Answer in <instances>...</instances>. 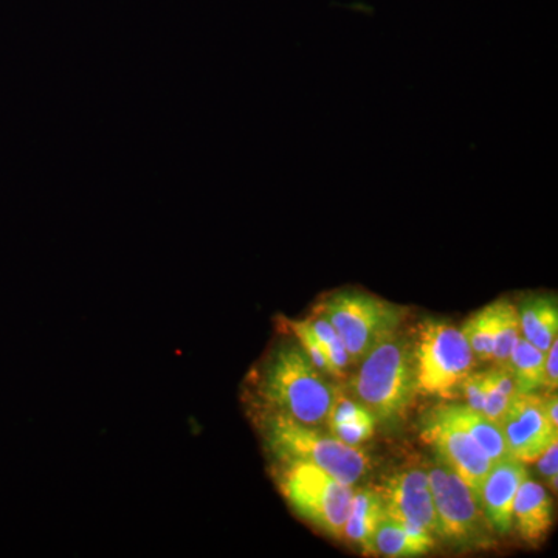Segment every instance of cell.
I'll return each mask as SVG.
<instances>
[{
  "label": "cell",
  "mask_w": 558,
  "mask_h": 558,
  "mask_svg": "<svg viewBox=\"0 0 558 558\" xmlns=\"http://www.w3.org/2000/svg\"><path fill=\"white\" fill-rule=\"evenodd\" d=\"M340 389L311 362L301 344L275 348L260 366L256 392L264 409L312 427L328 425Z\"/></svg>",
  "instance_id": "6da1fadb"
},
{
  "label": "cell",
  "mask_w": 558,
  "mask_h": 558,
  "mask_svg": "<svg viewBox=\"0 0 558 558\" xmlns=\"http://www.w3.org/2000/svg\"><path fill=\"white\" fill-rule=\"evenodd\" d=\"M349 380V396L373 414L377 424L392 425L409 414L417 396L413 347L399 330L379 341Z\"/></svg>",
  "instance_id": "7a4b0ae2"
},
{
  "label": "cell",
  "mask_w": 558,
  "mask_h": 558,
  "mask_svg": "<svg viewBox=\"0 0 558 558\" xmlns=\"http://www.w3.org/2000/svg\"><path fill=\"white\" fill-rule=\"evenodd\" d=\"M260 429L271 457L278 462H306L354 487L368 472L369 459L359 447L341 442L332 433L301 424L281 413L263 411Z\"/></svg>",
  "instance_id": "3957f363"
},
{
  "label": "cell",
  "mask_w": 558,
  "mask_h": 558,
  "mask_svg": "<svg viewBox=\"0 0 558 558\" xmlns=\"http://www.w3.org/2000/svg\"><path fill=\"white\" fill-rule=\"evenodd\" d=\"M315 314L336 328L351 362L359 365L379 341L399 330L405 310L373 293L343 289L329 293Z\"/></svg>",
  "instance_id": "277c9868"
},
{
  "label": "cell",
  "mask_w": 558,
  "mask_h": 558,
  "mask_svg": "<svg viewBox=\"0 0 558 558\" xmlns=\"http://www.w3.org/2000/svg\"><path fill=\"white\" fill-rule=\"evenodd\" d=\"M411 347L417 395L449 398L475 369L476 359L464 333L450 323L424 319Z\"/></svg>",
  "instance_id": "5b68a950"
},
{
  "label": "cell",
  "mask_w": 558,
  "mask_h": 558,
  "mask_svg": "<svg viewBox=\"0 0 558 558\" xmlns=\"http://www.w3.org/2000/svg\"><path fill=\"white\" fill-rule=\"evenodd\" d=\"M278 486L299 515L330 537H343L354 487L306 462H278Z\"/></svg>",
  "instance_id": "8992f818"
},
{
  "label": "cell",
  "mask_w": 558,
  "mask_h": 558,
  "mask_svg": "<svg viewBox=\"0 0 558 558\" xmlns=\"http://www.w3.org/2000/svg\"><path fill=\"white\" fill-rule=\"evenodd\" d=\"M429 486L438 515L439 537L461 548H486L492 543L488 523L478 495L442 459L428 469Z\"/></svg>",
  "instance_id": "52a82bcc"
},
{
  "label": "cell",
  "mask_w": 558,
  "mask_h": 558,
  "mask_svg": "<svg viewBox=\"0 0 558 558\" xmlns=\"http://www.w3.org/2000/svg\"><path fill=\"white\" fill-rule=\"evenodd\" d=\"M422 439L478 495L494 462L465 429L458 427L435 409L425 414Z\"/></svg>",
  "instance_id": "ba28073f"
},
{
  "label": "cell",
  "mask_w": 558,
  "mask_h": 558,
  "mask_svg": "<svg viewBox=\"0 0 558 558\" xmlns=\"http://www.w3.org/2000/svg\"><path fill=\"white\" fill-rule=\"evenodd\" d=\"M499 428L510 457L520 459L524 464L537 461L553 440L558 439V428L550 424L543 398L535 392L517 396Z\"/></svg>",
  "instance_id": "9c48e42d"
},
{
  "label": "cell",
  "mask_w": 558,
  "mask_h": 558,
  "mask_svg": "<svg viewBox=\"0 0 558 558\" xmlns=\"http://www.w3.org/2000/svg\"><path fill=\"white\" fill-rule=\"evenodd\" d=\"M385 512L392 519L409 521L439 535L438 515L433 501L428 473L405 469L385 480L379 488Z\"/></svg>",
  "instance_id": "30bf717a"
},
{
  "label": "cell",
  "mask_w": 558,
  "mask_h": 558,
  "mask_svg": "<svg viewBox=\"0 0 558 558\" xmlns=\"http://www.w3.org/2000/svg\"><path fill=\"white\" fill-rule=\"evenodd\" d=\"M527 476L526 464L508 457L492 465L478 492L481 508L494 531L509 534L513 527V501L517 492Z\"/></svg>",
  "instance_id": "8fae6325"
},
{
  "label": "cell",
  "mask_w": 558,
  "mask_h": 558,
  "mask_svg": "<svg viewBox=\"0 0 558 558\" xmlns=\"http://www.w3.org/2000/svg\"><path fill=\"white\" fill-rule=\"evenodd\" d=\"M512 517L521 538L527 543L542 542L553 526V499L545 487L529 475L517 492Z\"/></svg>",
  "instance_id": "7c38bea8"
},
{
  "label": "cell",
  "mask_w": 558,
  "mask_h": 558,
  "mask_svg": "<svg viewBox=\"0 0 558 558\" xmlns=\"http://www.w3.org/2000/svg\"><path fill=\"white\" fill-rule=\"evenodd\" d=\"M435 534L427 529L385 515L374 532L373 550L385 557L424 556L435 548Z\"/></svg>",
  "instance_id": "4fadbf2b"
},
{
  "label": "cell",
  "mask_w": 558,
  "mask_h": 558,
  "mask_svg": "<svg viewBox=\"0 0 558 558\" xmlns=\"http://www.w3.org/2000/svg\"><path fill=\"white\" fill-rule=\"evenodd\" d=\"M384 501L379 492L373 488H354L351 506L344 523L343 537L360 546L366 553H374L373 537L384 517Z\"/></svg>",
  "instance_id": "5bb4252c"
},
{
  "label": "cell",
  "mask_w": 558,
  "mask_h": 558,
  "mask_svg": "<svg viewBox=\"0 0 558 558\" xmlns=\"http://www.w3.org/2000/svg\"><path fill=\"white\" fill-rule=\"evenodd\" d=\"M519 310L521 336L531 341L539 351H548L558 333V306L556 296L531 295Z\"/></svg>",
  "instance_id": "9a60e30c"
},
{
  "label": "cell",
  "mask_w": 558,
  "mask_h": 558,
  "mask_svg": "<svg viewBox=\"0 0 558 558\" xmlns=\"http://www.w3.org/2000/svg\"><path fill=\"white\" fill-rule=\"evenodd\" d=\"M438 411L458 427L465 429L494 464L510 457L501 428L480 411L469 409L468 405H458V403L438 407Z\"/></svg>",
  "instance_id": "2e32d148"
},
{
  "label": "cell",
  "mask_w": 558,
  "mask_h": 558,
  "mask_svg": "<svg viewBox=\"0 0 558 558\" xmlns=\"http://www.w3.org/2000/svg\"><path fill=\"white\" fill-rule=\"evenodd\" d=\"M492 307H494L492 362L498 368L509 369L513 348L521 336L519 310L512 301L506 299L494 301Z\"/></svg>",
  "instance_id": "e0dca14e"
},
{
  "label": "cell",
  "mask_w": 558,
  "mask_h": 558,
  "mask_svg": "<svg viewBox=\"0 0 558 558\" xmlns=\"http://www.w3.org/2000/svg\"><path fill=\"white\" fill-rule=\"evenodd\" d=\"M545 352L520 336L509 366L515 377L520 395H531L545 388Z\"/></svg>",
  "instance_id": "ac0fdd59"
},
{
  "label": "cell",
  "mask_w": 558,
  "mask_h": 558,
  "mask_svg": "<svg viewBox=\"0 0 558 558\" xmlns=\"http://www.w3.org/2000/svg\"><path fill=\"white\" fill-rule=\"evenodd\" d=\"M461 330L475 359L480 362H492V349H494V307L492 304H487L486 307L473 314Z\"/></svg>",
  "instance_id": "d6986e66"
},
{
  "label": "cell",
  "mask_w": 558,
  "mask_h": 558,
  "mask_svg": "<svg viewBox=\"0 0 558 558\" xmlns=\"http://www.w3.org/2000/svg\"><path fill=\"white\" fill-rule=\"evenodd\" d=\"M306 322L312 332H314V336L317 337L319 344L328 352L332 365L336 366L341 376H344V369H347L352 362L347 348H344L343 341L340 339L339 332L330 325L328 319L322 317L319 314L306 319Z\"/></svg>",
  "instance_id": "ffe728a7"
},
{
  "label": "cell",
  "mask_w": 558,
  "mask_h": 558,
  "mask_svg": "<svg viewBox=\"0 0 558 558\" xmlns=\"http://www.w3.org/2000/svg\"><path fill=\"white\" fill-rule=\"evenodd\" d=\"M288 326L290 330H292L293 336H295V339L300 341L301 348L304 349L307 357L311 359V362L314 363L323 374H326L328 377H333V379H341V377H343L339 371H337L336 366L332 365V362H330L328 352L319 344L317 337L312 332L306 319L288 322Z\"/></svg>",
  "instance_id": "44dd1931"
},
{
  "label": "cell",
  "mask_w": 558,
  "mask_h": 558,
  "mask_svg": "<svg viewBox=\"0 0 558 558\" xmlns=\"http://www.w3.org/2000/svg\"><path fill=\"white\" fill-rule=\"evenodd\" d=\"M359 421H373L376 422L373 414L363 407L357 400L352 399L351 396H344L339 391L336 400H333L332 409H330L328 425L343 424V422H359ZM377 424V422H376Z\"/></svg>",
  "instance_id": "7402d4cb"
},
{
  "label": "cell",
  "mask_w": 558,
  "mask_h": 558,
  "mask_svg": "<svg viewBox=\"0 0 558 558\" xmlns=\"http://www.w3.org/2000/svg\"><path fill=\"white\" fill-rule=\"evenodd\" d=\"M484 377V403H483V414L487 418H490L495 424L501 425L502 418L508 414L510 403H512V399H509L508 396L502 395L501 391L497 387H495L494 381L488 379L486 371L483 373Z\"/></svg>",
  "instance_id": "603a6c76"
},
{
  "label": "cell",
  "mask_w": 558,
  "mask_h": 558,
  "mask_svg": "<svg viewBox=\"0 0 558 558\" xmlns=\"http://www.w3.org/2000/svg\"><path fill=\"white\" fill-rule=\"evenodd\" d=\"M376 425V422L373 421H359L343 422V424L330 425L328 428L341 442L348 444L351 447H359L360 444L371 439Z\"/></svg>",
  "instance_id": "cb8c5ba5"
},
{
  "label": "cell",
  "mask_w": 558,
  "mask_h": 558,
  "mask_svg": "<svg viewBox=\"0 0 558 558\" xmlns=\"http://www.w3.org/2000/svg\"><path fill=\"white\" fill-rule=\"evenodd\" d=\"M464 396L465 403L469 409L483 413L484 403V377L483 373H470L464 380L459 384V388Z\"/></svg>",
  "instance_id": "d4e9b609"
},
{
  "label": "cell",
  "mask_w": 558,
  "mask_h": 558,
  "mask_svg": "<svg viewBox=\"0 0 558 558\" xmlns=\"http://www.w3.org/2000/svg\"><path fill=\"white\" fill-rule=\"evenodd\" d=\"M538 472L542 473L543 478L546 480L548 486L553 490H557L558 480V439L553 440V444L539 454L537 459Z\"/></svg>",
  "instance_id": "484cf974"
},
{
  "label": "cell",
  "mask_w": 558,
  "mask_h": 558,
  "mask_svg": "<svg viewBox=\"0 0 558 558\" xmlns=\"http://www.w3.org/2000/svg\"><path fill=\"white\" fill-rule=\"evenodd\" d=\"M558 385V341L554 340L545 359V388L556 391Z\"/></svg>",
  "instance_id": "4316f807"
},
{
  "label": "cell",
  "mask_w": 558,
  "mask_h": 558,
  "mask_svg": "<svg viewBox=\"0 0 558 558\" xmlns=\"http://www.w3.org/2000/svg\"><path fill=\"white\" fill-rule=\"evenodd\" d=\"M545 405L546 416H548L550 424L558 428V400L556 395H550L548 398L543 399Z\"/></svg>",
  "instance_id": "83f0119b"
}]
</instances>
